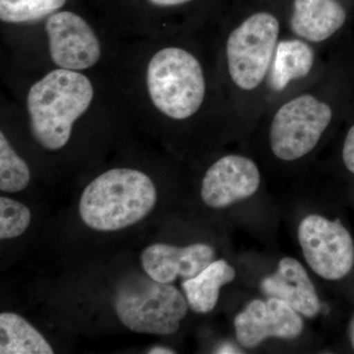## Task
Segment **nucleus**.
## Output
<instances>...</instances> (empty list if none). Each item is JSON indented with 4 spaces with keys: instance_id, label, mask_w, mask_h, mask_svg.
<instances>
[{
    "instance_id": "f3484780",
    "label": "nucleus",
    "mask_w": 354,
    "mask_h": 354,
    "mask_svg": "<svg viewBox=\"0 0 354 354\" xmlns=\"http://www.w3.org/2000/svg\"><path fill=\"white\" fill-rule=\"evenodd\" d=\"M31 171L27 162L14 151L3 132H0V190L17 193L30 183Z\"/></svg>"
},
{
    "instance_id": "f03ea898",
    "label": "nucleus",
    "mask_w": 354,
    "mask_h": 354,
    "mask_svg": "<svg viewBox=\"0 0 354 354\" xmlns=\"http://www.w3.org/2000/svg\"><path fill=\"white\" fill-rule=\"evenodd\" d=\"M155 184L144 172L113 169L95 177L81 195L79 213L97 232H116L145 218L157 204Z\"/></svg>"
},
{
    "instance_id": "39448f33",
    "label": "nucleus",
    "mask_w": 354,
    "mask_h": 354,
    "mask_svg": "<svg viewBox=\"0 0 354 354\" xmlns=\"http://www.w3.org/2000/svg\"><path fill=\"white\" fill-rule=\"evenodd\" d=\"M279 35V20L264 11L249 16L230 32L225 51L228 72L237 87H259L271 67Z\"/></svg>"
},
{
    "instance_id": "b1692460",
    "label": "nucleus",
    "mask_w": 354,
    "mask_h": 354,
    "mask_svg": "<svg viewBox=\"0 0 354 354\" xmlns=\"http://www.w3.org/2000/svg\"><path fill=\"white\" fill-rule=\"evenodd\" d=\"M349 337H351V344H353L354 348V316L353 320H351V327H349Z\"/></svg>"
},
{
    "instance_id": "6ab92c4d",
    "label": "nucleus",
    "mask_w": 354,
    "mask_h": 354,
    "mask_svg": "<svg viewBox=\"0 0 354 354\" xmlns=\"http://www.w3.org/2000/svg\"><path fill=\"white\" fill-rule=\"evenodd\" d=\"M32 214L22 203L0 198V239H13L24 234L31 223Z\"/></svg>"
},
{
    "instance_id": "9d476101",
    "label": "nucleus",
    "mask_w": 354,
    "mask_h": 354,
    "mask_svg": "<svg viewBox=\"0 0 354 354\" xmlns=\"http://www.w3.org/2000/svg\"><path fill=\"white\" fill-rule=\"evenodd\" d=\"M261 174L251 158L227 155L214 162L205 174L201 197L207 206L223 209L252 196L259 189Z\"/></svg>"
},
{
    "instance_id": "aec40b11",
    "label": "nucleus",
    "mask_w": 354,
    "mask_h": 354,
    "mask_svg": "<svg viewBox=\"0 0 354 354\" xmlns=\"http://www.w3.org/2000/svg\"><path fill=\"white\" fill-rule=\"evenodd\" d=\"M342 160L346 169L354 174V125L348 130L342 148Z\"/></svg>"
},
{
    "instance_id": "4be33fe9",
    "label": "nucleus",
    "mask_w": 354,
    "mask_h": 354,
    "mask_svg": "<svg viewBox=\"0 0 354 354\" xmlns=\"http://www.w3.org/2000/svg\"><path fill=\"white\" fill-rule=\"evenodd\" d=\"M149 354H174L176 351H172L171 348H165V346H155L148 351Z\"/></svg>"
},
{
    "instance_id": "f8f14e48",
    "label": "nucleus",
    "mask_w": 354,
    "mask_h": 354,
    "mask_svg": "<svg viewBox=\"0 0 354 354\" xmlns=\"http://www.w3.org/2000/svg\"><path fill=\"white\" fill-rule=\"evenodd\" d=\"M261 288L268 297L283 300L306 318H314L320 312L315 286L304 266L295 258L279 261L277 271L263 279Z\"/></svg>"
},
{
    "instance_id": "7ed1b4c3",
    "label": "nucleus",
    "mask_w": 354,
    "mask_h": 354,
    "mask_svg": "<svg viewBox=\"0 0 354 354\" xmlns=\"http://www.w3.org/2000/svg\"><path fill=\"white\" fill-rule=\"evenodd\" d=\"M146 83L155 108L176 120L194 115L206 95L199 60L189 51L174 46L153 55L147 67Z\"/></svg>"
},
{
    "instance_id": "0eeeda50",
    "label": "nucleus",
    "mask_w": 354,
    "mask_h": 354,
    "mask_svg": "<svg viewBox=\"0 0 354 354\" xmlns=\"http://www.w3.org/2000/svg\"><path fill=\"white\" fill-rule=\"evenodd\" d=\"M298 241L307 264L321 278L337 281L353 270V239L339 221L306 216L298 227Z\"/></svg>"
},
{
    "instance_id": "423d86ee",
    "label": "nucleus",
    "mask_w": 354,
    "mask_h": 354,
    "mask_svg": "<svg viewBox=\"0 0 354 354\" xmlns=\"http://www.w3.org/2000/svg\"><path fill=\"white\" fill-rule=\"evenodd\" d=\"M333 118L329 104L312 95L286 102L274 114L270 128L274 155L286 162L299 160L320 141Z\"/></svg>"
},
{
    "instance_id": "f257e3e1",
    "label": "nucleus",
    "mask_w": 354,
    "mask_h": 354,
    "mask_svg": "<svg viewBox=\"0 0 354 354\" xmlns=\"http://www.w3.org/2000/svg\"><path fill=\"white\" fill-rule=\"evenodd\" d=\"M94 88L90 79L73 70L58 68L35 83L27 95V111L34 139L48 151L68 143L72 128L90 108Z\"/></svg>"
},
{
    "instance_id": "ddd939ff",
    "label": "nucleus",
    "mask_w": 354,
    "mask_h": 354,
    "mask_svg": "<svg viewBox=\"0 0 354 354\" xmlns=\"http://www.w3.org/2000/svg\"><path fill=\"white\" fill-rule=\"evenodd\" d=\"M346 20V9L337 0H295L290 26L299 38L321 43L339 31Z\"/></svg>"
},
{
    "instance_id": "6e6552de",
    "label": "nucleus",
    "mask_w": 354,
    "mask_h": 354,
    "mask_svg": "<svg viewBox=\"0 0 354 354\" xmlns=\"http://www.w3.org/2000/svg\"><path fill=\"white\" fill-rule=\"evenodd\" d=\"M53 64L80 71L94 66L101 57V44L90 25L70 11L53 14L44 26Z\"/></svg>"
},
{
    "instance_id": "1a4fd4ad",
    "label": "nucleus",
    "mask_w": 354,
    "mask_h": 354,
    "mask_svg": "<svg viewBox=\"0 0 354 354\" xmlns=\"http://www.w3.org/2000/svg\"><path fill=\"white\" fill-rule=\"evenodd\" d=\"M304 327L299 313L276 297L249 302L234 319L237 341L245 348H256L269 337L295 339Z\"/></svg>"
},
{
    "instance_id": "9b49d317",
    "label": "nucleus",
    "mask_w": 354,
    "mask_h": 354,
    "mask_svg": "<svg viewBox=\"0 0 354 354\" xmlns=\"http://www.w3.org/2000/svg\"><path fill=\"white\" fill-rule=\"evenodd\" d=\"M213 261L215 250L205 243L184 247L155 243L141 254L144 272L153 281L162 283H174L177 278H193Z\"/></svg>"
},
{
    "instance_id": "412c9836",
    "label": "nucleus",
    "mask_w": 354,
    "mask_h": 354,
    "mask_svg": "<svg viewBox=\"0 0 354 354\" xmlns=\"http://www.w3.org/2000/svg\"><path fill=\"white\" fill-rule=\"evenodd\" d=\"M149 1L156 6L169 7L181 6V4L187 3L191 0H149Z\"/></svg>"
},
{
    "instance_id": "dca6fc26",
    "label": "nucleus",
    "mask_w": 354,
    "mask_h": 354,
    "mask_svg": "<svg viewBox=\"0 0 354 354\" xmlns=\"http://www.w3.org/2000/svg\"><path fill=\"white\" fill-rule=\"evenodd\" d=\"M50 342L23 317L12 312L0 314V353L53 354Z\"/></svg>"
},
{
    "instance_id": "20e7f679",
    "label": "nucleus",
    "mask_w": 354,
    "mask_h": 354,
    "mask_svg": "<svg viewBox=\"0 0 354 354\" xmlns=\"http://www.w3.org/2000/svg\"><path fill=\"white\" fill-rule=\"evenodd\" d=\"M188 308L187 299L176 286L158 283L148 274L125 279L114 295V309L120 322L139 334H174Z\"/></svg>"
},
{
    "instance_id": "2eb2a0df",
    "label": "nucleus",
    "mask_w": 354,
    "mask_h": 354,
    "mask_svg": "<svg viewBox=\"0 0 354 354\" xmlns=\"http://www.w3.org/2000/svg\"><path fill=\"white\" fill-rule=\"evenodd\" d=\"M313 64L314 53L308 44L300 39L279 41L272 58V88L285 90L292 81L308 75Z\"/></svg>"
},
{
    "instance_id": "5701e85b",
    "label": "nucleus",
    "mask_w": 354,
    "mask_h": 354,
    "mask_svg": "<svg viewBox=\"0 0 354 354\" xmlns=\"http://www.w3.org/2000/svg\"><path fill=\"white\" fill-rule=\"evenodd\" d=\"M218 353H241V351H237V349L234 346H230V344H225L221 346L216 351Z\"/></svg>"
},
{
    "instance_id": "4468645a",
    "label": "nucleus",
    "mask_w": 354,
    "mask_h": 354,
    "mask_svg": "<svg viewBox=\"0 0 354 354\" xmlns=\"http://www.w3.org/2000/svg\"><path fill=\"white\" fill-rule=\"evenodd\" d=\"M236 272L225 260H215L193 278L184 279L183 290L189 308L196 313L213 311L221 286L232 283Z\"/></svg>"
},
{
    "instance_id": "a211bd4d",
    "label": "nucleus",
    "mask_w": 354,
    "mask_h": 354,
    "mask_svg": "<svg viewBox=\"0 0 354 354\" xmlns=\"http://www.w3.org/2000/svg\"><path fill=\"white\" fill-rule=\"evenodd\" d=\"M66 0H0V19L27 23L43 19L64 6Z\"/></svg>"
}]
</instances>
